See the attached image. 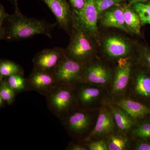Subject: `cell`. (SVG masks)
Returning <instances> with one entry per match:
<instances>
[{"label":"cell","instance_id":"obj_15","mask_svg":"<svg viewBox=\"0 0 150 150\" xmlns=\"http://www.w3.org/2000/svg\"><path fill=\"white\" fill-rule=\"evenodd\" d=\"M54 14L59 28L69 34L72 28L73 10L67 0H43Z\"/></svg>","mask_w":150,"mask_h":150},{"label":"cell","instance_id":"obj_12","mask_svg":"<svg viewBox=\"0 0 150 150\" xmlns=\"http://www.w3.org/2000/svg\"><path fill=\"white\" fill-rule=\"evenodd\" d=\"M103 52L105 61L116 63L121 58L132 57V47L129 41L118 35L108 36L103 41Z\"/></svg>","mask_w":150,"mask_h":150},{"label":"cell","instance_id":"obj_16","mask_svg":"<svg viewBox=\"0 0 150 150\" xmlns=\"http://www.w3.org/2000/svg\"><path fill=\"white\" fill-rule=\"evenodd\" d=\"M104 104H113L120 106L138 121L150 115V106L127 97L112 100H107Z\"/></svg>","mask_w":150,"mask_h":150},{"label":"cell","instance_id":"obj_14","mask_svg":"<svg viewBox=\"0 0 150 150\" xmlns=\"http://www.w3.org/2000/svg\"><path fill=\"white\" fill-rule=\"evenodd\" d=\"M58 83L54 74L33 69L27 79V90L35 91L46 96Z\"/></svg>","mask_w":150,"mask_h":150},{"label":"cell","instance_id":"obj_9","mask_svg":"<svg viewBox=\"0 0 150 150\" xmlns=\"http://www.w3.org/2000/svg\"><path fill=\"white\" fill-rule=\"evenodd\" d=\"M113 76V67L97 57L84 65L83 81L109 90Z\"/></svg>","mask_w":150,"mask_h":150},{"label":"cell","instance_id":"obj_22","mask_svg":"<svg viewBox=\"0 0 150 150\" xmlns=\"http://www.w3.org/2000/svg\"><path fill=\"white\" fill-rule=\"evenodd\" d=\"M125 23L130 33L139 35L142 25L139 16L134 11L128 7L123 8Z\"/></svg>","mask_w":150,"mask_h":150},{"label":"cell","instance_id":"obj_1","mask_svg":"<svg viewBox=\"0 0 150 150\" xmlns=\"http://www.w3.org/2000/svg\"><path fill=\"white\" fill-rule=\"evenodd\" d=\"M57 23L52 24L45 20L24 16L21 12L10 15L5 21L2 40L19 41L29 39L39 34L52 38V30Z\"/></svg>","mask_w":150,"mask_h":150},{"label":"cell","instance_id":"obj_10","mask_svg":"<svg viewBox=\"0 0 150 150\" xmlns=\"http://www.w3.org/2000/svg\"><path fill=\"white\" fill-rule=\"evenodd\" d=\"M84 65L67 56L56 69L54 75L59 83L74 85L83 82Z\"/></svg>","mask_w":150,"mask_h":150},{"label":"cell","instance_id":"obj_26","mask_svg":"<svg viewBox=\"0 0 150 150\" xmlns=\"http://www.w3.org/2000/svg\"><path fill=\"white\" fill-rule=\"evenodd\" d=\"M136 62L144 67L150 72V50L142 48L139 51L138 56L135 58Z\"/></svg>","mask_w":150,"mask_h":150},{"label":"cell","instance_id":"obj_13","mask_svg":"<svg viewBox=\"0 0 150 150\" xmlns=\"http://www.w3.org/2000/svg\"><path fill=\"white\" fill-rule=\"evenodd\" d=\"M117 130L110 107L104 104L99 109L95 126L88 137L84 142L104 139Z\"/></svg>","mask_w":150,"mask_h":150},{"label":"cell","instance_id":"obj_19","mask_svg":"<svg viewBox=\"0 0 150 150\" xmlns=\"http://www.w3.org/2000/svg\"><path fill=\"white\" fill-rule=\"evenodd\" d=\"M107 104L110 107L117 130L129 133L136 121L120 106L113 104Z\"/></svg>","mask_w":150,"mask_h":150},{"label":"cell","instance_id":"obj_5","mask_svg":"<svg viewBox=\"0 0 150 150\" xmlns=\"http://www.w3.org/2000/svg\"><path fill=\"white\" fill-rule=\"evenodd\" d=\"M74 85L58 83L45 96L48 110L59 119L76 108Z\"/></svg>","mask_w":150,"mask_h":150},{"label":"cell","instance_id":"obj_23","mask_svg":"<svg viewBox=\"0 0 150 150\" xmlns=\"http://www.w3.org/2000/svg\"><path fill=\"white\" fill-rule=\"evenodd\" d=\"M4 79L17 94L28 91L27 79L24 78V75H13Z\"/></svg>","mask_w":150,"mask_h":150},{"label":"cell","instance_id":"obj_28","mask_svg":"<svg viewBox=\"0 0 150 150\" xmlns=\"http://www.w3.org/2000/svg\"><path fill=\"white\" fill-rule=\"evenodd\" d=\"M84 142L88 150H108L107 143L105 139Z\"/></svg>","mask_w":150,"mask_h":150},{"label":"cell","instance_id":"obj_11","mask_svg":"<svg viewBox=\"0 0 150 150\" xmlns=\"http://www.w3.org/2000/svg\"><path fill=\"white\" fill-rule=\"evenodd\" d=\"M66 57L65 49L61 47L45 49L38 53L33 59V69L54 74Z\"/></svg>","mask_w":150,"mask_h":150},{"label":"cell","instance_id":"obj_32","mask_svg":"<svg viewBox=\"0 0 150 150\" xmlns=\"http://www.w3.org/2000/svg\"><path fill=\"white\" fill-rule=\"evenodd\" d=\"M72 9L76 11H80L82 9L85 5L86 0H69Z\"/></svg>","mask_w":150,"mask_h":150},{"label":"cell","instance_id":"obj_20","mask_svg":"<svg viewBox=\"0 0 150 150\" xmlns=\"http://www.w3.org/2000/svg\"><path fill=\"white\" fill-rule=\"evenodd\" d=\"M129 134L133 140H150V115L135 121Z\"/></svg>","mask_w":150,"mask_h":150},{"label":"cell","instance_id":"obj_21","mask_svg":"<svg viewBox=\"0 0 150 150\" xmlns=\"http://www.w3.org/2000/svg\"><path fill=\"white\" fill-rule=\"evenodd\" d=\"M23 68L15 62L8 59L0 61V80L15 74L24 75Z\"/></svg>","mask_w":150,"mask_h":150},{"label":"cell","instance_id":"obj_8","mask_svg":"<svg viewBox=\"0 0 150 150\" xmlns=\"http://www.w3.org/2000/svg\"><path fill=\"white\" fill-rule=\"evenodd\" d=\"M135 61L133 57H125L119 59L115 63L113 67V76L108 90L107 100L117 99L126 96L132 67Z\"/></svg>","mask_w":150,"mask_h":150},{"label":"cell","instance_id":"obj_31","mask_svg":"<svg viewBox=\"0 0 150 150\" xmlns=\"http://www.w3.org/2000/svg\"><path fill=\"white\" fill-rule=\"evenodd\" d=\"M10 15L6 12L4 7L1 4L0 5V38L2 40L4 37V23L7 18Z\"/></svg>","mask_w":150,"mask_h":150},{"label":"cell","instance_id":"obj_6","mask_svg":"<svg viewBox=\"0 0 150 150\" xmlns=\"http://www.w3.org/2000/svg\"><path fill=\"white\" fill-rule=\"evenodd\" d=\"M72 10V28L81 30L91 38L96 43H99L98 22L100 16L94 0H86L84 6L81 10Z\"/></svg>","mask_w":150,"mask_h":150},{"label":"cell","instance_id":"obj_34","mask_svg":"<svg viewBox=\"0 0 150 150\" xmlns=\"http://www.w3.org/2000/svg\"><path fill=\"white\" fill-rule=\"evenodd\" d=\"M14 5L15 9V13H20V11L18 8V6L17 0H13Z\"/></svg>","mask_w":150,"mask_h":150},{"label":"cell","instance_id":"obj_27","mask_svg":"<svg viewBox=\"0 0 150 150\" xmlns=\"http://www.w3.org/2000/svg\"><path fill=\"white\" fill-rule=\"evenodd\" d=\"M123 0H94L99 16L105 11Z\"/></svg>","mask_w":150,"mask_h":150},{"label":"cell","instance_id":"obj_25","mask_svg":"<svg viewBox=\"0 0 150 150\" xmlns=\"http://www.w3.org/2000/svg\"><path fill=\"white\" fill-rule=\"evenodd\" d=\"M133 8L139 16L142 25L150 24V6L142 3L134 4Z\"/></svg>","mask_w":150,"mask_h":150},{"label":"cell","instance_id":"obj_24","mask_svg":"<svg viewBox=\"0 0 150 150\" xmlns=\"http://www.w3.org/2000/svg\"><path fill=\"white\" fill-rule=\"evenodd\" d=\"M16 95L5 79L0 80V96L4 100L7 104L11 105L15 101Z\"/></svg>","mask_w":150,"mask_h":150},{"label":"cell","instance_id":"obj_7","mask_svg":"<svg viewBox=\"0 0 150 150\" xmlns=\"http://www.w3.org/2000/svg\"><path fill=\"white\" fill-rule=\"evenodd\" d=\"M125 97L150 106V72L136 61Z\"/></svg>","mask_w":150,"mask_h":150},{"label":"cell","instance_id":"obj_17","mask_svg":"<svg viewBox=\"0 0 150 150\" xmlns=\"http://www.w3.org/2000/svg\"><path fill=\"white\" fill-rule=\"evenodd\" d=\"M99 19L105 27L115 28L130 33L125 23L123 8H116L107 10L100 15Z\"/></svg>","mask_w":150,"mask_h":150},{"label":"cell","instance_id":"obj_30","mask_svg":"<svg viewBox=\"0 0 150 150\" xmlns=\"http://www.w3.org/2000/svg\"><path fill=\"white\" fill-rule=\"evenodd\" d=\"M66 150H88L84 141H76L72 140L68 144Z\"/></svg>","mask_w":150,"mask_h":150},{"label":"cell","instance_id":"obj_29","mask_svg":"<svg viewBox=\"0 0 150 150\" xmlns=\"http://www.w3.org/2000/svg\"><path fill=\"white\" fill-rule=\"evenodd\" d=\"M131 150H150V140H133Z\"/></svg>","mask_w":150,"mask_h":150},{"label":"cell","instance_id":"obj_4","mask_svg":"<svg viewBox=\"0 0 150 150\" xmlns=\"http://www.w3.org/2000/svg\"><path fill=\"white\" fill-rule=\"evenodd\" d=\"M76 108L82 110H99L108 98V90L102 87L81 82L74 85Z\"/></svg>","mask_w":150,"mask_h":150},{"label":"cell","instance_id":"obj_2","mask_svg":"<svg viewBox=\"0 0 150 150\" xmlns=\"http://www.w3.org/2000/svg\"><path fill=\"white\" fill-rule=\"evenodd\" d=\"M99 111V110H84L76 108L60 120L72 140L84 141L94 128Z\"/></svg>","mask_w":150,"mask_h":150},{"label":"cell","instance_id":"obj_33","mask_svg":"<svg viewBox=\"0 0 150 150\" xmlns=\"http://www.w3.org/2000/svg\"><path fill=\"white\" fill-rule=\"evenodd\" d=\"M6 104H7V103L0 96V108H1L5 107Z\"/></svg>","mask_w":150,"mask_h":150},{"label":"cell","instance_id":"obj_3","mask_svg":"<svg viewBox=\"0 0 150 150\" xmlns=\"http://www.w3.org/2000/svg\"><path fill=\"white\" fill-rule=\"evenodd\" d=\"M69 35V43L65 49L67 58L84 65L97 57L96 44L91 38L74 28Z\"/></svg>","mask_w":150,"mask_h":150},{"label":"cell","instance_id":"obj_36","mask_svg":"<svg viewBox=\"0 0 150 150\" xmlns=\"http://www.w3.org/2000/svg\"><path fill=\"white\" fill-rule=\"evenodd\" d=\"M149 5L150 6V3H149Z\"/></svg>","mask_w":150,"mask_h":150},{"label":"cell","instance_id":"obj_35","mask_svg":"<svg viewBox=\"0 0 150 150\" xmlns=\"http://www.w3.org/2000/svg\"><path fill=\"white\" fill-rule=\"evenodd\" d=\"M146 1H147V0H131L130 5H131L134 4H136L137 3H141Z\"/></svg>","mask_w":150,"mask_h":150},{"label":"cell","instance_id":"obj_18","mask_svg":"<svg viewBox=\"0 0 150 150\" xmlns=\"http://www.w3.org/2000/svg\"><path fill=\"white\" fill-rule=\"evenodd\" d=\"M108 150H130L133 139L128 133L117 130L104 138Z\"/></svg>","mask_w":150,"mask_h":150}]
</instances>
